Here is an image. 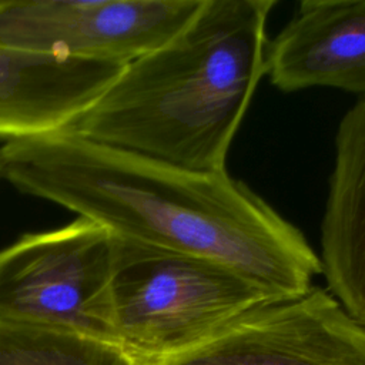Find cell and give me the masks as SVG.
Instances as JSON below:
<instances>
[{"instance_id":"cell-1","label":"cell","mask_w":365,"mask_h":365,"mask_svg":"<svg viewBox=\"0 0 365 365\" xmlns=\"http://www.w3.org/2000/svg\"><path fill=\"white\" fill-rule=\"evenodd\" d=\"M1 174L120 238L224 264L277 298L322 272L305 235L245 182L108 145L66 128L7 141Z\"/></svg>"},{"instance_id":"cell-2","label":"cell","mask_w":365,"mask_h":365,"mask_svg":"<svg viewBox=\"0 0 365 365\" xmlns=\"http://www.w3.org/2000/svg\"><path fill=\"white\" fill-rule=\"evenodd\" d=\"M274 0H204L165 46L128 63L73 133L194 171H224L265 76Z\"/></svg>"},{"instance_id":"cell-3","label":"cell","mask_w":365,"mask_h":365,"mask_svg":"<svg viewBox=\"0 0 365 365\" xmlns=\"http://www.w3.org/2000/svg\"><path fill=\"white\" fill-rule=\"evenodd\" d=\"M114 237L108 327L113 339L138 358L185 351L242 314L279 301L217 261Z\"/></svg>"},{"instance_id":"cell-4","label":"cell","mask_w":365,"mask_h":365,"mask_svg":"<svg viewBox=\"0 0 365 365\" xmlns=\"http://www.w3.org/2000/svg\"><path fill=\"white\" fill-rule=\"evenodd\" d=\"M114 248L113 232L81 217L23 235L0 251V318L115 342L108 327Z\"/></svg>"},{"instance_id":"cell-5","label":"cell","mask_w":365,"mask_h":365,"mask_svg":"<svg viewBox=\"0 0 365 365\" xmlns=\"http://www.w3.org/2000/svg\"><path fill=\"white\" fill-rule=\"evenodd\" d=\"M204 0L0 1V44L128 64L175 38Z\"/></svg>"},{"instance_id":"cell-6","label":"cell","mask_w":365,"mask_h":365,"mask_svg":"<svg viewBox=\"0 0 365 365\" xmlns=\"http://www.w3.org/2000/svg\"><path fill=\"white\" fill-rule=\"evenodd\" d=\"M141 365H365V328L329 291L259 305L178 354Z\"/></svg>"},{"instance_id":"cell-7","label":"cell","mask_w":365,"mask_h":365,"mask_svg":"<svg viewBox=\"0 0 365 365\" xmlns=\"http://www.w3.org/2000/svg\"><path fill=\"white\" fill-rule=\"evenodd\" d=\"M265 74L279 91L332 87L365 97V0H302L268 40Z\"/></svg>"},{"instance_id":"cell-8","label":"cell","mask_w":365,"mask_h":365,"mask_svg":"<svg viewBox=\"0 0 365 365\" xmlns=\"http://www.w3.org/2000/svg\"><path fill=\"white\" fill-rule=\"evenodd\" d=\"M125 66L0 44V137L13 141L68 128Z\"/></svg>"},{"instance_id":"cell-9","label":"cell","mask_w":365,"mask_h":365,"mask_svg":"<svg viewBox=\"0 0 365 365\" xmlns=\"http://www.w3.org/2000/svg\"><path fill=\"white\" fill-rule=\"evenodd\" d=\"M319 244L328 291L365 328V97L336 128Z\"/></svg>"},{"instance_id":"cell-10","label":"cell","mask_w":365,"mask_h":365,"mask_svg":"<svg viewBox=\"0 0 365 365\" xmlns=\"http://www.w3.org/2000/svg\"><path fill=\"white\" fill-rule=\"evenodd\" d=\"M0 365H141V358L91 335L0 318Z\"/></svg>"},{"instance_id":"cell-11","label":"cell","mask_w":365,"mask_h":365,"mask_svg":"<svg viewBox=\"0 0 365 365\" xmlns=\"http://www.w3.org/2000/svg\"><path fill=\"white\" fill-rule=\"evenodd\" d=\"M1 173H3V171H1V161H0V177H1V175H3V174H1Z\"/></svg>"}]
</instances>
